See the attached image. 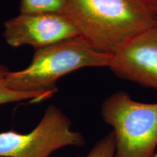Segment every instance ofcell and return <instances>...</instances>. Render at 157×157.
Here are the masks:
<instances>
[{
  "label": "cell",
  "mask_w": 157,
  "mask_h": 157,
  "mask_svg": "<svg viewBox=\"0 0 157 157\" xmlns=\"http://www.w3.org/2000/svg\"><path fill=\"white\" fill-rule=\"evenodd\" d=\"M66 16L78 36L100 52L113 54L135 35L157 24L145 0H66Z\"/></svg>",
  "instance_id": "obj_1"
},
{
  "label": "cell",
  "mask_w": 157,
  "mask_h": 157,
  "mask_svg": "<svg viewBox=\"0 0 157 157\" xmlns=\"http://www.w3.org/2000/svg\"><path fill=\"white\" fill-rule=\"evenodd\" d=\"M111 54L92 48L80 36L35 51L30 65L18 71H8L7 86L23 93H54L60 78L83 68H109Z\"/></svg>",
  "instance_id": "obj_2"
},
{
  "label": "cell",
  "mask_w": 157,
  "mask_h": 157,
  "mask_svg": "<svg viewBox=\"0 0 157 157\" xmlns=\"http://www.w3.org/2000/svg\"><path fill=\"white\" fill-rule=\"evenodd\" d=\"M103 121L113 128L114 157H154L157 147V103L133 100L118 91L102 104Z\"/></svg>",
  "instance_id": "obj_3"
},
{
  "label": "cell",
  "mask_w": 157,
  "mask_h": 157,
  "mask_svg": "<svg viewBox=\"0 0 157 157\" xmlns=\"http://www.w3.org/2000/svg\"><path fill=\"white\" fill-rule=\"evenodd\" d=\"M71 126L61 110L50 105L38 125L28 134L0 132V157H49L63 147L84 146L83 135Z\"/></svg>",
  "instance_id": "obj_4"
},
{
  "label": "cell",
  "mask_w": 157,
  "mask_h": 157,
  "mask_svg": "<svg viewBox=\"0 0 157 157\" xmlns=\"http://www.w3.org/2000/svg\"><path fill=\"white\" fill-rule=\"evenodd\" d=\"M3 36L10 46L29 45L36 50L78 36L67 16L52 13H20L4 24Z\"/></svg>",
  "instance_id": "obj_5"
},
{
  "label": "cell",
  "mask_w": 157,
  "mask_h": 157,
  "mask_svg": "<svg viewBox=\"0 0 157 157\" xmlns=\"http://www.w3.org/2000/svg\"><path fill=\"white\" fill-rule=\"evenodd\" d=\"M109 68L118 77L157 91V24L111 54Z\"/></svg>",
  "instance_id": "obj_6"
},
{
  "label": "cell",
  "mask_w": 157,
  "mask_h": 157,
  "mask_svg": "<svg viewBox=\"0 0 157 157\" xmlns=\"http://www.w3.org/2000/svg\"><path fill=\"white\" fill-rule=\"evenodd\" d=\"M8 69L0 64V105L15 103L23 101H30L32 103H38L52 98L54 93H23L15 91L7 86L6 76Z\"/></svg>",
  "instance_id": "obj_7"
},
{
  "label": "cell",
  "mask_w": 157,
  "mask_h": 157,
  "mask_svg": "<svg viewBox=\"0 0 157 157\" xmlns=\"http://www.w3.org/2000/svg\"><path fill=\"white\" fill-rule=\"evenodd\" d=\"M66 0H21L20 12L25 14L52 13L66 15Z\"/></svg>",
  "instance_id": "obj_8"
},
{
  "label": "cell",
  "mask_w": 157,
  "mask_h": 157,
  "mask_svg": "<svg viewBox=\"0 0 157 157\" xmlns=\"http://www.w3.org/2000/svg\"><path fill=\"white\" fill-rule=\"evenodd\" d=\"M115 140L112 131L95 143L87 157H114Z\"/></svg>",
  "instance_id": "obj_9"
},
{
  "label": "cell",
  "mask_w": 157,
  "mask_h": 157,
  "mask_svg": "<svg viewBox=\"0 0 157 157\" xmlns=\"http://www.w3.org/2000/svg\"><path fill=\"white\" fill-rule=\"evenodd\" d=\"M157 13V0H145Z\"/></svg>",
  "instance_id": "obj_10"
},
{
  "label": "cell",
  "mask_w": 157,
  "mask_h": 157,
  "mask_svg": "<svg viewBox=\"0 0 157 157\" xmlns=\"http://www.w3.org/2000/svg\"><path fill=\"white\" fill-rule=\"evenodd\" d=\"M154 157H157V154H156V156H155Z\"/></svg>",
  "instance_id": "obj_11"
}]
</instances>
